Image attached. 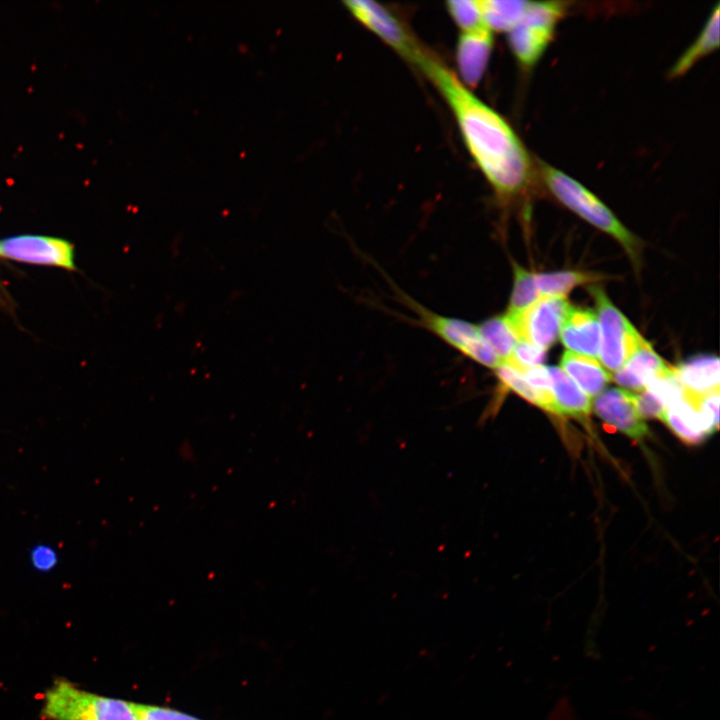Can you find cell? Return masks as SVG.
Here are the masks:
<instances>
[{"mask_svg":"<svg viewBox=\"0 0 720 720\" xmlns=\"http://www.w3.org/2000/svg\"><path fill=\"white\" fill-rule=\"evenodd\" d=\"M414 64L447 102L468 151L497 196L508 200L523 193L534 166L510 124L429 52L423 50Z\"/></svg>","mask_w":720,"mask_h":720,"instance_id":"6da1fadb","label":"cell"},{"mask_svg":"<svg viewBox=\"0 0 720 720\" xmlns=\"http://www.w3.org/2000/svg\"><path fill=\"white\" fill-rule=\"evenodd\" d=\"M537 173L549 192L591 225L618 240L636 259L638 240L590 190L563 171L538 159Z\"/></svg>","mask_w":720,"mask_h":720,"instance_id":"7a4b0ae2","label":"cell"},{"mask_svg":"<svg viewBox=\"0 0 720 720\" xmlns=\"http://www.w3.org/2000/svg\"><path fill=\"white\" fill-rule=\"evenodd\" d=\"M41 712L49 720H138L131 702L85 691L66 679L46 691Z\"/></svg>","mask_w":720,"mask_h":720,"instance_id":"3957f363","label":"cell"},{"mask_svg":"<svg viewBox=\"0 0 720 720\" xmlns=\"http://www.w3.org/2000/svg\"><path fill=\"white\" fill-rule=\"evenodd\" d=\"M565 11L564 2L529 1L520 22L508 32L512 53L523 68H532L543 56Z\"/></svg>","mask_w":720,"mask_h":720,"instance_id":"277c9868","label":"cell"},{"mask_svg":"<svg viewBox=\"0 0 720 720\" xmlns=\"http://www.w3.org/2000/svg\"><path fill=\"white\" fill-rule=\"evenodd\" d=\"M600 326L599 358L605 368L618 371L645 340L599 287L590 288Z\"/></svg>","mask_w":720,"mask_h":720,"instance_id":"5b68a950","label":"cell"},{"mask_svg":"<svg viewBox=\"0 0 720 720\" xmlns=\"http://www.w3.org/2000/svg\"><path fill=\"white\" fill-rule=\"evenodd\" d=\"M569 306L565 297L541 296L523 312L505 316L519 341L547 350L558 339Z\"/></svg>","mask_w":720,"mask_h":720,"instance_id":"8992f818","label":"cell"},{"mask_svg":"<svg viewBox=\"0 0 720 720\" xmlns=\"http://www.w3.org/2000/svg\"><path fill=\"white\" fill-rule=\"evenodd\" d=\"M344 5L368 30L402 57L414 63L423 48L388 9L370 0H350L344 2Z\"/></svg>","mask_w":720,"mask_h":720,"instance_id":"52a82bcc","label":"cell"},{"mask_svg":"<svg viewBox=\"0 0 720 720\" xmlns=\"http://www.w3.org/2000/svg\"><path fill=\"white\" fill-rule=\"evenodd\" d=\"M0 257L74 270L72 245L59 238L21 235L0 240Z\"/></svg>","mask_w":720,"mask_h":720,"instance_id":"ba28073f","label":"cell"},{"mask_svg":"<svg viewBox=\"0 0 720 720\" xmlns=\"http://www.w3.org/2000/svg\"><path fill=\"white\" fill-rule=\"evenodd\" d=\"M592 408L596 415L617 431L634 440L648 434V427L639 415L635 393L621 388H608L596 396Z\"/></svg>","mask_w":720,"mask_h":720,"instance_id":"9c48e42d","label":"cell"},{"mask_svg":"<svg viewBox=\"0 0 720 720\" xmlns=\"http://www.w3.org/2000/svg\"><path fill=\"white\" fill-rule=\"evenodd\" d=\"M493 47L492 31L487 27L462 32L457 42L456 63L460 80L467 86H476L482 79Z\"/></svg>","mask_w":720,"mask_h":720,"instance_id":"30bf717a","label":"cell"},{"mask_svg":"<svg viewBox=\"0 0 720 720\" xmlns=\"http://www.w3.org/2000/svg\"><path fill=\"white\" fill-rule=\"evenodd\" d=\"M559 336L568 351L592 358L599 356L600 326L593 311L569 306Z\"/></svg>","mask_w":720,"mask_h":720,"instance_id":"8fae6325","label":"cell"},{"mask_svg":"<svg viewBox=\"0 0 720 720\" xmlns=\"http://www.w3.org/2000/svg\"><path fill=\"white\" fill-rule=\"evenodd\" d=\"M416 312L426 328L467 357L481 340L477 326L470 322L442 316L423 307L416 308Z\"/></svg>","mask_w":720,"mask_h":720,"instance_id":"7c38bea8","label":"cell"},{"mask_svg":"<svg viewBox=\"0 0 720 720\" xmlns=\"http://www.w3.org/2000/svg\"><path fill=\"white\" fill-rule=\"evenodd\" d=\"M669 366L644 340L628 361L614 375L615 381L629 391L641 392L647 383ZM626 389V390H627Z\"/></svg>","mask_w":720,"mask_h":720,"instance_id":"4fadbf2b","label":"cell"},{"mask_svg":"<svg viewBox=\"0 0 720 720\" xmlns=\"http://www.w3.org/2000/svg\"><path fill=\"white\" fill-rule=\"evenodd\" d=\"M561 369L591 398L603 392L611 382V374L595 358L566 350L561 356Z\"/></svg>","mask_w":720,"mask_h":720,"instance_id":"5bb4252c","label":"cell"},{"mask_svg":"<svg viewBox=\"0 0 720 720\" xmlns=\"http://www.w3.org/2000/svg\"><path fill=\"white\" fill-rule=\"evenodd\" d=\"M674 372L686 391L705 394L719 389V358L714 355H698L680 363Z\"/></svg>","mask_w":720,"mask_h":720,"instance_id":"9a60e30c","label":"cell"},{"mask_svg":"<svg viewBox=\"0 0 720 720\" xmlns=\"http://www.w3.org/2000/svg\"><path fill=\"white\" fill-rule=\"evenodd\" d=\"M558 415L583 418L591 412V398L560 368L547 367Z\"/></svg>","mask_w":720,"mask_h":720,"instance_id":"2e32d148","label":"cell"},{"mask_svg":"<svg viewBox=\"0 0 720 720\" xmlns=\"http://www.w3.org/2000/svg\"><path fill=\"white\" fill-rule=\"evenodd\" d=\"M719 4L711 13L697 39L678 58L669 72L671 78L687 73L698 61L719 47Z\"/></svg>","mask_w":720,"mask_h":720,"instance_id":"e0dca14e","label":"cell"},{"mask_svg":"<svg viewBox=\"0 0 720 720\" xmlns=\"http://www.w3.org/2000/svg\"><path fill=\"white\" fill-rule=\"evenodd\" d=\"M661 421L688 444H698L708 437L696 408L685 396L680 402L666 408Z\"/></svg>","mask_w":720,"mask_h":720,"instance_id":"ac0fdd59","label":"cell"},{"mask_svg":"<svg viewBox=\"0 0 720 720\" xmlns=\"http://www.w3.org/2000/svg\"><path fill=\"white\" fill-rule=\"evenodd\" d=\"M529 1L481 0L483 21L491 31L509 32L524 16Z\"/></svg>","mask_w":720,"mask_h":720,"instance_id":"d6986e66","label":"cell"},{"mask_svg":"<svg viewBox=\"0 0 720 720\" xmlns=\"http://www.w3.org/2000/svg\"><path fill=\"white\" fill-rule=\"evenodd\" d=\"M481 338L506 362L519 342L518 337L505 315L489 318L477 326Z\"/></svg>","mask_w":720,"mask_h":720,"instance_id":"ffe728a7","label":"cell"},{"mask_svg":"<svg viewBox=\"0 0 720 720\" xmlns=\"http://www.w3.org/2000/svg\"><path fill=\"white\" fill-rule=\"evenodd\" d=\"M534 276L540 295L553 297H565L574 287L601 278L600 275L594 273L578 271L542 273Z\"/></svg>","mask_w":720,"mask_h":720,"instance_id":"44dd1931","label":"cell"},{"mask_svg":"<svg viewBox=\"0 0 720 720\" xmlns=\"http://www.w3.org/2000/svg\"><path fill=\"white\" fill-rule=\"evenodd\" d=\"M513 268L514 283L507 314L521 313L541 297L535 276L516 263Z\"/></svg>","mask_w":720,"mask_h":720,"instance_id":"7402d4cb","label":"cell"},{"mask_svg":"<svg viewBox=\"0 0 720 720\" xmlns=\"http://www.w3.org/2000/svg\"><path fill=\"white\" fill-rule=\"evenodd\" d=\"M645 389L654 395L666 408L683 400L686 393L685 388L671 367L654 376L647 383Z\"/></svg>","mask_w":720,"mask_h":720,"instance_id":"603a6c76","label":"cell"},{"mask_svg":"<svg viewBox=\"0 0 720 720\" xmlns=\"http://www.w3.org/2000/svg\"><path fill=\"white\" fill-rule=\"evenodd\" d=\"M446 4L450 16L462 32H471L486 27L480 0H453Z\"/></svg>","mask_w":720,"mask_h":720,"instance_id":"cb8c5ba5","label":"cell"},{"mask_svg":"<svg viewBox=\"0 0 720 720\" xmlns=\"http://www.w3.org/2000/svg\"><path fill=\"white\" fill-rule=\"evenodd\" d=\"M496 374L503 386L518 394L532 404L548 411V406L541 395L524 379L521 372L503 363L496 368Z\"/></svg>","mask_w":720,"mask_h":720,"instance_id":"d4e9b609","label":"cell"},{"mask_svg":"<svg viewBox=\"0 0 720 720\" xmlns=\"http://www.w3.org/2000/svg\"><path fill=\"white\" fill-rule=\"evenodd\" d=\"M685 398L696 408L707 436L716 432L719 426V389L705 394L686 391Z\"/></svg>","mask_w":720,"mask_h":720,"instance_id":"484cf974","label":"cell"},{"mask_svg":"<svg viewBox=\"0 0 720 720\" xmlns=\"http://www.w3.org/2000/svg\"><path fill=\"white\" fill-rule=\"evenodd\" d=\"M545 356L546 350L529 342L519 341L511 357L504 363L522 373L529 367L541 365Z\"/></svg>","mask_w":720,"mask_h":720,"instance_id":"4316f807","label":"cell"},{"mask_svg":"<svg viewBox=\"0 0 720 720\" xmlns=\"http://www.w3.org/2000/svg\"><path fill=\"white\" fill-rule=\"evenodd\" d=\"M132 707L138 720H199L164 707L136 703H132Z\"/></svg>","mask_w":720,"mask_h":720,"instance_id":"83f0119b","label":"cell"},{"mask_svg":"<svg viewBox=\"0 0 720 720\" xmlns=\"http://www.w3.org/2000/svg\"><path fill=\"white\" fill-rule=\"evenodd\" d=\"M635 404L639 415L644 418L662 420L666 407L646 389L635 394Z\"/></svg>","mask_w":720,"mask_h":720,"instance_id":"f1b7e54d","label":"cell"},{"mask_svg":"<svg viewBox=\"0 0 720 720\" xmlns=\"http://www.w3.org/2000/svg\"><path fill=\"white\" fill-rule=\"evenodd\" d=\"M30 560L33 568L41 572H47L56 567L58 555L55 549L49 545L40 544L32 549Z\"/></svg>","mask_w":720,"mask_h":720,"instance_id":"f546056e","label":"cell"}]
</instances>
